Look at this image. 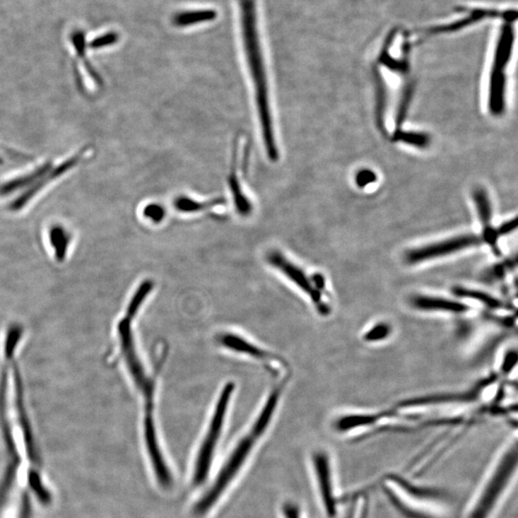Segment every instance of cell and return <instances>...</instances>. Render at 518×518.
<instances>
[{
	"label": "cell",
	"mask_w": 518,
	"mask_h": 518,
	"mask_svg": "<svg viewBox=\"0 0 518 518\" xmlns=\"http://www.w3.org/2000/svg\"><path fill=\"white\" fill-rule=\"evenodd\" d=\"M299 511V508L295 505L286 504L283 507V512L286 518H300Z\"/></svg>",
	"instance_id": "4316f807"
},
{
	"label": "cell",
	"mask_w": 518,
	"mask_h": 518,
	"mask_svg": "<svg viewBox=\"0 0 518 518\" xmlns=\"http://www.w3.org/2000/svg\"><path fill=\"white\" fill-rule=\"evenodd\" d=\"M143 216L146 217L147 219H149L150 221L158 224V223H160L163 219H165L166 212L165 209L163 208L162 206L157 205V204H151V205L145 206L143 209Z\"/></svg>",
	"instance_id": "603a6c76"
},
{
	"label": "cell",
	"mask_w": 518,
	"mask_h": 518,
	"mask_svg": "<svg viewBox=\"0 0 518 518\" xmlns=\"http://www.w3.org/2000/svg\"><path fill=\"white\" fill-rule=\"evenodd\" d=\"M225 198L219 197L209 200L208 202H198L189 197H185L184 195L179 196L174 201V206L177 211L184 212V213H192V212H199L213 208V206L223 205L225 204Z\"/></svg>",
	"instance_id": "d6986e66"
},
{
	"label": "cell",
	"mask_w": 518,
	"mask_h": 518,
	"mask_svg": "<svg viewBox=\"0 0 518 518\" xmlns=\"http://www.w3.org/2000/svg\"><path fill=\"white\" fill-rule=\"evenodd\" d=\"M48 241L56 262H64L68 257L69 246L71 244V233L63 225H52L48 232Z\"/></svg>",
	"instance_id": "2e32d148"
},
{
	"label": "cell",
	"mask_w": 518,
	"mask_h": 518,
	"mask_svg": "<svg viewBox=\"0 0 518 518\" xmlns=\"http://www.w3.org/2000/svg\"><path fill=\"white\" fill-rule=\"evenodd\" d=\"M218 342L223 347L244 354V355H249L252 358L257 359V360L266 362L268 364L272 363L275 360V358L267 351L257 347L254 343H249L248 341L238 336V335L232 334L220 335Z\"/></svg>",
	"instance_id": "5bb4252c"
},
{
	"label": "cell",
	"mask_w": 518,
	"mask_h": 518,
	"mask_svg": "<svg viewBox=\"0 0 518 518\" xmlns=\"http://www.w3.org/2000/svg\"><path fill=\"white\" fill-rule=\"evenodd\" d=\"M517 18V8L510 4H490V2H468L456 6L447 17L421 26L414 31L418 42L433 37L452 36L491 26Z\"/></svg>",
	"instance_id": "7a4b0ae2"
},
{
	"label": "cell",
	"mask_w": 518,
	"mask_h": 518,
	"mask_svg": "<svg viewBox=\"0 0 518 518\" xmlns=\"http://www.w3.org/2000/svg\"><path fill=\"white\" fill-rule=\"evenodd\" d=\"M408 90L405 93L404 100H402L401 107H399V112H397V125H401L404 122L405 114H406L408 106H409L411 96H412V90L411 87L407 88Z\"/></svg>",
	"instance_id": "d4e9b609"
},
{
	"label": "cell",
	"mask_w": 518,
	"mask_h": 518,
	"mask_svg": "<svg viewBox=\"0 0 518 518\" xmlns=\"http://www.w3.org/2000/svg\"><path fill=\"white\" fill-rule=\"evenodd\" d=\"M493 59L490 71V108L493 114L504 111L506 71L514 53L517 36V18H509L495 25Z\"/></svg>",
	"instance_id": "5b68a950"
},
{
	"label": "cell",
	"mask_w": 518,
	"mask_h": 518,
	"mask_svg": "<svg viewBox=\"0 0 518 518\" xmlns=\"http://www.w3.org/2000/svg\"><path fill=\"white\" fill-rule=\"evenodd\" d=\"M474 198L478 206V211H479L480 217H481L483 224L485 225V240L488 242L495 243L498 232L491 230L490 228L491 209L488 196L485 194L484 190L478 189L474 193Z\"/></svg>",
	"instance_id": "ac0fdd59"
},
{
	"label": "cell",
	"mask_w": 518,
	"mask_h": 518,
	"mask_svg": "<svg viewBox=\"0 0 518 518\" xmlns=\"http://www.w3.org/2000/svg\"><path fill=\"white\" fill-rule=\"evenodd\" d=\"M239 28L247 66L256 93V101L263 141L268 158L275 163L278 160L273 118L271 114L269 85L261 35H260L257 0H238Z\"/></svg>",
	"instance_id": "6da1fadb"
},
{
	"label": "cell",
	"mask_w": 518,
	"mask_h": 518,
	"mask_svg": "<svg viewBox=\"0 0 518 518\" xmlns=\"http://www.w3.org/2000/svg\"><path fill=\"white\" fill-rule=\"evenodd\" d=\"M281 390H283V386L273 389L272 393L270 394L266 404L262 408L259 418L252 424L251 430L238 442L235 450L232 451V454L225 461V466L220 471L214 484L195 505L194 508H193V514L196 517H203V515L208 514L209 510L213 508L214 505L221 498L223 493L227 490L230 483L237 475L238 471L242 468L252 448L269 426L273 413H275L276 408L278 406Z\"/></svg>",
	"instance_id": "3957f363"
},
{
	"label": "cell",
	"mask_w": 518,
	"mask_h": 518,
	"mask_svg": "<svg viewBox=\"0 0 518 518\" xmlns=\"http://www.w3.org/2000/svg\"><path fill=\"white\" fill-rule=\"evenodd\" d=\"M394 141H401L418 147H425L428 144V136L424 134L413 133V131H397L394 135Z\"/></svg>",
	"instance_id": "44dd1931"
},
{
	"label": "cell",
	"mask_w": 518,
	"mask_h": 518,
	"mask_svg": "<svg viewBox=\"0 0 518 518\" xmlns=\"http://www.w3.org/2000/svg\"><path fill=\"white\" fill-rule=\"evenodd\" d=\"M456 294H458L461 297L468 298V299L478 300V302L490 308H496L498 310V308L503 307V303L500 300L496 299L495 297L490 296V295L477 291V290L460 288L457 289Z\"/></svg>",
	"instance_id": "ffe728a7"
},
{
	"label": "cell",
	"mask_w": 518,
	"mask_h": 518,
	"mask_svg": "<svg viewBox=\"0 0 518 518\" xmlns=\"http://www.w3.org/2000/svg\"><path fill=\"white\" fill-rule=\"evenodd\" d=\"M217 18L218 13L216 9L211 8L182 10L172 16L171 23L177 28H189L200 24L211 23Z\"/></svg>",
	"instance_id": "9a60e30c"
},
{
	"label": "cell",
	"mask_w": 518,
	"mask_h": 518,
	"mask_svg": "<svg viewBox=\"0 0 518 518\" xmlns=\"http://www.w3.org/2000/svg\"><path fill=\"white\" fill-rule=\"evenodd\" d=\"M311 461L324 514L327 518H336L343 505V495L337 493L331 456L326 450H317L311 456Z\"/></svg>",
	"instance_id": "52a82bcc"
},
{
	"label": "cell",
	"mask_w": 518,
	"mask_h": 518,
	"mask_svg": "<svg viewBox=\"0 0 518 518\" xmlns=\"http://www.w3.org/2000/svg\"><path fill=\"white\" fill-rule=\"evenodd\" d=\"M118 40H119V36H118L117 33L110 32V33L105 34L103 36L96 37V39L93 40L90 42V47L98 49V48L109 47V45L117 44Z\"/></svg>",
	"instance_id": "cb8c5ba5"
},
{
	"label": "cell",
	"mask_w": 518,
	"mask_h": 518,
	"mask_svg": "<svg viewBox=\"0 0 518 518\" xmlns=\"http://www.w3.org/2000/svg\"><path fill=\"white\" fill-rule=\"evenodd\" d=\"M392 417V413H365L341 416L335 420L334 428L340 433H348L357 429L372 428L383 418Z\"/></svg>",
	"instance_id": "4fadbf2b"
},
{
	"label": "cell",
	"mask_w": 518,
	"mask_h": 518,
	"mask_svg": "<svg viewBox=\"0 0 518 518\" xmlns=\"http://www.w3.org/2000/svg\"><path fill=\"white\" fill-rule=\"evenodd\" d=\"M233 390H235L233 384L228 383L220 394L208 432H206L205 439L198 452L192 478L193 484L195 485L203 484L208 477L216 445L221 436L223 425H224L225 415H227Z\"/></svg>",
	"instance_id": "8992f818"
},
{
	"label": "cell",
	"mask_w": 518,
	"mask_h": 518,
	"mask_svg": "<svg viewBox=\"0 0 518 518\" xmlns=\"http://www.w3.org/2000/svg\"><path fill=\"white\" fill-rule=\"evenodd\" d=\"M143 424L145 444H146L155 478L160 487L168 490L173 485V478H172L170 469L163 458L160 444H158L155 426L154 411H145Z\"/></svg>",
	"instance_id": "9c48e42d"
},
{
	"label": "cell",
	"mask_w": 518,
	"mask_h": 518,
	"mask_svg": "<svg viewBox=\"0 0 518 518\" xmlns=\"http://www.w3.org/2000/svg\"><path fill=\"white\" fill-rule=\"evenodd\" d=\"M52 166L51 163H45V165L37 168V170L31 172L28 175L18 177V178L6 182V184H4L0 187V194H10V193L17 192V190L23 189V187H31L35 182L39 181L45 173H47Z\"/></svg>",
	"instance_id": "e0dca14e"
},
{
	"label": "cell",
	"mask_w": 518,
	"mask_h": 518,
	"mask_svg": "<svg viewBox=\"0 0 518 518\" xmlns=\"http://www.w3.org/2000/svg\"><path fill=\"white\" fill-rule=\"evenodd\" d=\"M481 238L476 235H461L457 237L447 239L442 242L431 244L413 249L406 254V260L409 264H417L437 257L452 254L469 247L481 243Z\"/></svg>",
	"instance_id": "30bf717a"
},
{
	"label": "cell",
	"mask_w": 518,
	"mask_h": 518,
	"mask_svg": "<svg viewBox=\"0 0 518 518\" xmlns=\"http://www.w3.org/2000/svg\"><path fill=\"white\" fill-rule=\"evenodd\" d=\"M515 228H517V219L507 222L506 224L502 225L498 233V235H503V233L512 232V230H514Z\"/></svg>",
	"instance_id": "83f0119b"
},
{
	"label": "cell",
	"mask_w": 518,
	"mask_h": 518,
	"mask_svg": "<svg viewBox=\"0 0 518 518\" xmlns=\"http://www.w3.org/2000/svg\"><path fill=\"white\" fill-rule=\"evenodd\" d=\"M412 305L416 310L428 311V312H445L451 314H464L469 310V305L458 300L447 299V298L429 296V295H418L413 298Z\"/></svg>",
	"instance_id": "7c38bea8"
},
{
	"label": "cell",
	"mask_w": 518,
	"mask_h": 518,
	"mask_svg": "<svg viewBox=\"0 0 518 518\" xmlns=\"http://www.w3.org/2000/svg\"><path fill=\"white\" fill-rule=\"evenodd\" d=\"M83 157H84V152H80L79 154L69 158L66 162L61 163V165L57 166V167H53L52 166L50 170L48 171L47 173H45V175L39 179V181L35 182L33 185H31L30 189L23 193V195H21L20 197L16 199L13 205H11V209H13V211H18V209L23 208V206L29 202V201L32 200V199L35 197V195H36L40 190L42 189V187L49 184L50 182L53 181V179L60 178V177L63 176L64 174H66V172L71 170V169L73 168L74 166H76L77 163L82 160Z\"/></svg>",
	"instance_id": "8fae6325"
},
{
	"label": "cell",
	"mask_w": 518,
	"mask_h": 518,
	"mask_svg": "<svg viewBox=\"0 0 518 518\" xmlns=\"http://www.w3.org/2000/svg\"><path fill=\"white\" fill-rule=\"evenodd\" d=\"M377 177H375L374 172L369 170H362L359 172L358 175L356 177V182L359 187H365V185L369 184L370 182L375 181Z\"/></svg>",
	"instance_id": "484cf974"
},
{
	"label": "cell",
	"mask_w": 518,
	"mask_h": 518,
	"mask_svg": "<svg viewBox=\"0 0 518 518\" xmlns=\"http://www.w3.org/2000/svg\"><path fill=\"white\" fill-rule=\"evenodd\" d=\"M267 260L272 266L281 271L288 280L296 284L302 292H305L310 298V300H312L317 310L324 314V315L329 312V307H327V305L324 300V281L321 280L320 276H317L316 278H310L305 273V271L300 269L293 262L290 261L283 252L276 251V249H273L268 254Z\"/></svg>",
	"instance_id": "ba28073f"
},
{
	"label": "cell",
	"mask_w": 518,
	"mask_h": 518,
	"mask_svg": "<svg viewBox=\"0 0 518 518\" xmlns=\"http://www.w3.org/2000/svg\"><path fill=\"white\" fill-rule=\"evenodd\" d=\"M517 442H509L499 453L481 487L469 505L466 518H493L517 474Z\"/></svg>",
	"instance_id": "277c9868"
},
{
	"label": "cell",
	"mask_w": 518,
	"mask_h": 518,
	"mask_svg": "<svg viewBox=\"0 0 518 518\" xmlns=\"http://www.w3.org/2000/svg\"><path fill=\"white\" fill-rule=\"evenodd\" d=\"M390 334V326L385 323H379L367 330L366 334L364 335V339L367 342H377V341L387 339Z\"/></svg>",
	"instance_id": "7402d4cb"
}]
</instances>
